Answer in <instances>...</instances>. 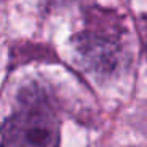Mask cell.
Listing matches in <instances>:
<instances>
[{
  "label": "cell",
  "instance_id": "6da1fadb",
  "mask_svg": "<svg viewBox=\"0 0 147 147\" xmlns=\"http://www.w3.org/2000/svg\"><path fill=\"white\" fill-rule=\"evenodd\" d=\"M60 128L55 115L33 101L14 112L0 127V147H59Z\"/></svg>",
  "mask_w": 147,
  "mask_h": 147
}]
</instances>
